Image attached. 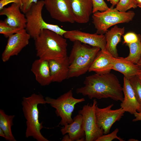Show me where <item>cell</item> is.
Returning <instances> with one entry per match:
<instances>
[{
    "mask_svg": "<svg viewBox=\"0 0 141 141\" xmlns=\"http://www.w3.org/2000/svg\"><path fill=\"white\" fill-rule=\"evenodd\" d=\"M84 86L78 88L77 94L87 96L90 99L109 98L122 102L124 98L122 87L117 77L110 73H96L86 77Z\"/></svg>",
    "mask_w": 141,
    "mask_h": 141,
    "instance_id": "1",
    "label": "cell"
},
{
    "mask_svg": "<svg viewBox=\"0 0 141 141\" xmlns=\"http://www.w3.org/2000/svg\"><path fill=\"white\" fill-rule=\"evenodd\" d=\"M34 40L36 55L39 58L49 61L67 56L66 38L54 32L43 30Z\"/></svg>",
    "mask_w": 141,
    "mask_h": 141,
    "instance_id": "2",
    "label": "cell"
},
{
    "mask_svg": "<svg viewBox=\"0 0 141 141\" xmlns=\"http://www.w3.org/2000/svg\"><path fill=\"white\" fill-rule=\"evenodd\" d=\"M22 110L26 120L25 137H32L38 141H49L42 134L43 123L39 120V104H45L46 101L42 95L35 93L28 97H24L22 102Z\"/></svg>",
    "mask_w": 141,
    "mask_h": 141,
    "instance_id": "3",
    "label": "cell"
},
{
    "mask_svg": "<svg viewBox=\"0 0 141 141\" xmlns=\"http://www.w3.org/2000/svg\"><path fill=\"white\" fill-rule=\"evenodd\" d=\"M101 49L76 41L68 56L69 63L68 79L78 77L85 74L91 66Z\"/></svg>",
    "mask_w": 141,
    "mask_h": 141,
    "instance_id": "4",
    "label": "cell"
},
{
    "mask_svg": "<svg viewBox=\"0 0 141 141\" xmlns=\"http://www.w3.org/2000/svg\"><path fill=\"white\" fill-rule=\"evenodd\" d=\"M44 5V0L33 3L29 10L25 14L27 20L25 30L31 37L35 40L44 30H48L63 36L66 32L58 25L48 23L43 20L42 15Z\"/></svg>",
    "mask_w": 141,
    "mask_h": 141,
    "instance_id": "5",
    "label": "cell"
},
{
    "mask_svg": "<svg viewBox=\"0 0 141 141\" xmlns=\"http://www.w3.org/2000/svg\"><path fill=\"white\" fill-rule=\"evenodd\" d=\"M135 15L133 11L121 12L111 6L105 11L93 13L92 22L96 30V33L99 34H104L112 26L131 21Z\"/></svg>",
    "mask_w": 141,
    "mask_h": 141,
    "instance_id": "6",
    "label": "cell"
},
{
    "mask_svg": "<svg viewBox=\"0 0 141 141\" xmlns=\"http://www.w3.org/2000/svg\"><path fill=\"white\" fill-rule=\"evenodd\" d=\"M45 99L46 103L55 109V113L61 118L60 124L63 126L70 124L73 121L72 116L77 103L85 101L84 98H74L72 90H70L56 99L46 97Z\"/></svg>",
    "mask_w": 141,
    "mask_h": 141,
    "instance_id": "7",
    "label": "cell"
},
{
    "mask_svg": "<svg viewBox=\"0 0 141 141\" xmlns=\"http://www.w3.org/2000/svg\"><path fill=\"white\" fill-rule=\"evenodd\" d=\"M97 105V101L94 99L92 104L84 105L78 114L83 118L82 126L85 133V141H94L103 135V130L99 127L97 123L95 110Z\"/></svg>",
    "mask_w": 141,
    "mask_h": 141,
    "instance_id": "8",
    "label": "cell"
},
{
    "mask_svg": "<svg viewBox=\"0 0 141 141\" xmlns=\"http://www.w3.org/2000/svg\"><path fill=\"white\" fill-rule=\"evenodd\" d=\"M44 6L51 17L62 22H75L70 0H44Z\"/></svg>",
    "mask_w": 141,
    "mask_h": 141,
    "instance_id": "9",
    "label": "cell"
},
{
    "mask_svg": "<svg viewBox=\"0 0 141 141\" xmlns=\"http://www.w3.org/2000/svg\"><path fill=\"white\" fill-rule=\"evenodd\" d=\"M31 38L25 28L22 29L9 37L7 45L2 55L3 61L6 62L11 57L17 55L28 44Z\"/></svg>",
    "mask_w": 141,
    "mask_h": 141,
    "instance_id": "10",
    "label": "cell"
},
{
    "mask_svg": "<svg viewBox=\"0 0 141 141\" xmlns=\"http://www.w3.org/2000/svg\"><path fill=\"white\" fill-rule=\"evenodd\" d=\"M113 105L111 104L103 108H99L97 105L96 108L97 123L98 126L103 130L104 134L109 133L113 125L121 119L125 112L121 107L112 109Z\"/></svg>",
    "mask_w": 141,
    "mask_h": 141,
    "instance_id": "11",
    "label": "cell"
},
{
    "mask_svg": "<svg viewBox=\"0 0 141 141\" xmlns=\"http://www.w3.org/2000/svg\"><path fill=\"white\" fill-rule=\"evenodd\" d=\"M64 36L65 38L72 42L79 41L83 44L106 50V40L104 34H99L96 33L91 34L75 30L67 31Z\"/></svg>",
    "mask_w": 141,
    "mask_h": 141,
    "instance_id": "12",
    "label": "cell"
},
{
    "mask_svg": "<svg viewBox=\"0 0 141 141\" xmlns=\"http://www.w3.org/2000/svg\"><path fill=\"white\" fill-rule=\"evenodd\" d=\"M20 8V5L12 3L10 6L4 7L0 10V15L6 16L4 21L8 26L25 28L27 20L25 15L21 13Z\"/></svg>",
    "mask_w": 141,
    "mask_h": 141,
    "instance_id": "13",
    "label": "cell"
},
{
    "mask_svg": "<svg viewBox=\"0 0 141 141\" xmlns=\"http://www.w3.org/2000/svg\"><path fill=\"white\" fill-rule=\"evenodd\" d=\"M72 13L75 22L85 24L89 20L92 13V0H70Z\"/></svg>",
    "mask_w": 141,
    "mask_h": 141,
    "instance_id": "14",
    "label": "cell"
},
{
    "mask_svg": "<svg viewBox=\"0 0 141 141\" xmlns=\"http://www.w3.org/2000/svg\"><path fill=\"white\" fill-rule=\"evenodd\" d=\"M124 96L123 100L120 104L121 107L125 112L133 114L136 111L139 112L140 105L129 79L124 77L122 87Z\"/></svg>",
    "mask_w": 141,
    "mask_h": 141,
    "instance_id": "15",
    "label": "cell"
},
{
    "mask_svg": "<svg viewBox=\"0 0 141 141\" xmlns=\"http://www.w3.org/2000/svg\"><path fill=\"white\" fill-rule=\"evenodd\" d=\"M49 61L52 82L61 83L68 79L69 65L68 56Z\"/></svg>",
    "mask_w": 141,
    "mask_h": 141,
    "instance_id": "16",
    "label": "cell"
},
{
    "mask_svg": "<svg viewBox=\"0 0 141 141\" xmlns=\"http://www.w3.org/2000/svg\"><path fill=\"white\" fill-rule=\"evenodd\" d=\"M31 70L36 80L41 86L48 85L52 82L49 61L40 58L35 60L32 64Z\"/></svg>",
    "mask_w": 141,
    "mask_h": 141,
    "instance_id": "17",
    "label": "cell"
},
{
    "mask_svg": "<svg viewBox=\"0 0 141 141\" xmlns=\"http://www.w3.org/2000/svg\"><path fill=\"white\" fill-rule=\"evenodd\" d=\"M113 57L106 50H101L94 59L88 72H93L98 74L110 73L113 66Z\"/></svg>",
    "mask_w": 141,
    "mask_h": 141,
    "instance_id": "18",
    "label": "cell"
},
{
    "mask_svg": "<svg viewBox=\"0 0 141 141\" xmlns=\"http://www.w3.org/2000/svg\"><path fill=\"white\" fill-rule=\"evenodd\" d=\"M125 31L124 27H119L116 25L105 33L106 40V50L114 58L119 57L117 46L121 41V36Z\"/></svg>",
    "mask_w": 141,
    "mask_h": 141,
    "instance_id": "19",
    "label": "cell"
},
{
    "mask_svg": "<svg viewBox=\"0 0 141 141\" xmlns=\"http://www.w3.org/2000/svg\"><path fill=\"white\" fill-rule=\"evenodd\" d=\"M73 119V122L64 126L61 129V131L63 135L68 133L71 141H78L85 137V132L82 126V116L78 114Z\"/></svg>",
    "mask_w": 141,
    "mask_h": 141,
    "instance_id": "20",
    "label": "cell"
},
{
    "mask_svg": "<svg viewBox=\"0 0 141 141\" xmlns=\"http://www.w3.org/2000/svg\"><path fill=\"white\" fill-rule=\"evenodd\" d=\"M113 58L112 69L122 73L128 79L136 76L140 69L137 64H134L124 57H113Z\"/></svg>",
    "mask_w": 141,
    "mask_h": 141,
    "instance_id": "21",
    "label": "cell"
},
{
    "mask_svg": "<svg viewBox=\"0 0 141 141\" xmlns=\"http://www.w3.org/2000/svg\"><path fill=\"white\" fill-rule=\"evenodd\" d=\"M15 116L14 115H7L3 110L0 109V128L4 133L5 136V139L6 140L16 141L13 134L11 128Z\"/></svg>",
    "mask_w": 141,
    "mask_h": 141,
    "instance_id": "22",
    "label": "cell"
},
{
    "mask_svg": "<svg viewBox=\"0 0 141 141\" xmlns=\"http://www.w3.org/2000/svg\"><path fill=\"white\" fill-rule=\"evenodd\" d=\"M125 45L129 47L130 53L128 56L124 58L137 64L141 57V36L137 42Z\"/></svg>",
    "mask_w": 141,
    "mask_h": 141,
    "instance_id": "23",
    "label": "cell"
},
{
    "mask_svg": "<svg viewBox=\"0 0 141 141\" xmlns=\"http://www.w3.org/2000/svg\"><path fill=\"white\" fill-rule=\"evenodd\" d=\"M134 91L140 105L139 112L141 111V81L135 76L128 79Z\"/></svg>",
    "mask_w": 141,
    "mask_h": 141,
    "instance_id": "24",
    "label": "cell"
},
{
    "mask_svg": "<svg viewBox=\"0 0 141 141\" xmlns=\"http://www.w3.org/2000/svg\"><path fill=\"white\" fill-rule=\"evenodd\" d=\"M137 7L135 0H120L115 8L119 11L125 12L131 8Z\"/></svg>",
    "mask_w": 141,
    "mask_h": 141,
    "instance_id": "25",
    "label": "cell"
},
{
    "mask_svg": "<svg viewBox=\"0 0 141 141\" xmlns=\"http://www.w3.org/2000/svg\"><path fill=\"white\" fill-rule=\"evenodd\" d=\"M22 29L9 26L4 21L1 20L0 21V33L3 34L5 37L8 38Z\"/></svg>",
    "mask_w": 141,
    "mask_h": 141,
    "instance_id": "26",
    "label": "cell"
},
{
    "mask_svg": "<svg viewBox=\"0 0 141 141\" xmlns=\"http://www.w3.org/2000/svg\"><path fill=\"white\" fill-rule=\"evenodd\" d=\"M93 5L92 13L104 11L109 9L104 0H92Z\"/></svg>",
    "mask_w": 141,
    "mask_h": 141,
    "instance_id": "27",
    "label": "cell"
},
{
    "mask_svg": "<svg viewBox=\"0 0 141 141\" xmlns=\"http://www.w3.org/2000/svg\"><path fill=\"white\" fill-rule=\"evenodd\" d=\"M119 131V129L116 128L111 133L103 135L100 136L96 141H111L115 139H118L120 141H124L121 138L118 136L117 134Z\"/></svg>",
    "mask_w": 141,
    "mask_h": 141,
    "instance_id": "28",
    "label": "cell"
},
{
    "mask_svg": "<svg viewBox=\"0 0 141 141\" xmlns=\"http://www.w3.org/2000/svg\"><path fill=\"white\" fill-rule=\"evenodd\" d=\"M141 35L137 34L134 32H129L123 36V44L131 43L138 41Z\"/></svg>",
    "mask_w": 141,
    "mask_h": 141,
    "instance_id": "29",
    "label": "cell"
},
{
    "mask_svg": "<svg viewBox=\"0 0 141 141\" xmlns=\"http://www.w3.org/2000/svg\"><path fill=\"white\" fill-rule=\"evenodd\" d=\"M38 1V0H22L21 11L25 14L30 10L33 3H36Z\"/></svg>",
    "mask_w": 141,
    "mask_h": 141,
    "instance_id": "30",
    "label": "cell"
},
{
    "mask_svg": "<svg viewBox=\"0 0 141 141\" xmlns=\"http://www.w3.org/2000/svg\"><path fill=\"white\" fill-rule=\"evenodd\" d=\"M22 0H1L0 1V10L5 6L10 3H15L20 5H22Z\"/></svg>",
    "mask_w": 141,
    "mask_h": 141,
    "instance_id": "31",
    "label": "cell"
},
{
    "mask_svg": "<svg viewBox=\"0 0 141 141\" xmlns=\"http://www.w3.org/2000/svg\"><path fill=\"white\" fill-rule=\"evenodd\" d=\"M133 115L135 118L133 120V121L136 122L141 121V111H136L134 113Z\"/></svg>",
    "mask_w": 141,
    "mask_h": 141,
    "instance_id": "32",
    "label": "cell"
},
{
    "mask_svg": "<svg viewBox=\"0 0 141 141\" xmlns=\"http://www.w3.org/2000/svg\"><path fill=\"white\" fill-rule=\"evenodd\" d=\"M109 2L112 4L111 7H114L119 2L120 0H107Z\"/></svg>",
    "mask_w": 141,
    "mask_h": 141,
    "instance_id": "33",
    "label": "cell"
},
{
    "mask_svg": "<svg viewBox=\"0 0 141 141\" xmlns=\"http://www.w3.org/2000/svg\"><path fill=\"white\" fill-rule=\"evenodd\" d=\"M61 141H71L69 137L68 134L65 135L63 137Z\"/></svg>",
    "mask_w": 141,
    "mask_h": 141,
    "instance_id": "34",
    "label": "cell"
},
{
    "mask_svg": "<svg viewBox=\"0 0 141 141\" xmlns=\"http://www.w3.org/2000/svg\"><path fill=\"white\" fill-rule=\"evenodd\" d=\"M0 136L4 138L5 137V133L3 130L0 128Z\"/></svg>",
    "mask_w": 141,
    "mask_h": 141,
    "instance_id": "35",
    "label": "cell"
},
{
    "mask_svg": "<svg viewBox=\"0 0 141 141\" xmlns=\"http://www.w3.org/2000/svg\"><path fill=\"white\" fill-rule=\"evenodd\" d=\"M136 76L141 81V69L139 70Z\"/></svg>",
    "mask_w": 141,
    "mask_h": 141,
    "instance_id": "36",
    "label": "cell"
},
{
    "mask_svg": "<svg viewBox=\"0 0 141 141\" xmlns=\"http://www.w3.org/2000/svg\"><path fill=\"white\" fill-rule=\"evenodd\" d=\"M137 7L141 8V0H135Z\"/></svg>",
    "mask_w": 141,
    "mask_h": 141,
    "instance_id": "37",
    "label": "cell"
},
{
    "mask_svg": "<svg viewBox=\"0 0 141 141\" xmlns=\"http://www.w3.org/2000/svg\"><path fill=\"white\" fill-rule=\"evenodd\" d=\"M140 69H141V57L137 64Z\"/></svg>",
    "mask_w": 141,
    "mask_h": 141,
    "instance_id": "38",
    "label": "cell"
},
{
    "mask_svg": "<svg viewBox=\"0 0 141 141\" xmlns=\"http://www.w3.org/2000/svg\"><path fill=\"white\" fill-rule=\"evenodd\" d=\"M138 140H136V139H130L129 140H128V141H138Z\"/></svg>",
    "mask_w": 141,
    "mask_h": 141,
    "instance_id": "39",
    "label": "cell"
}]
</instances>
